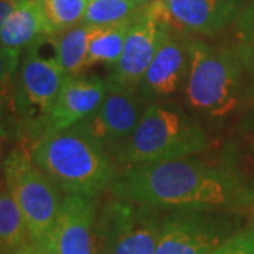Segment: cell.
Listing matches in <instances>:
<instances>
[{
    "label": "cell",
    "instance_id": "obj_4",
    "mask_svg": "<svg viewBox=\"0 0 254 254\" xmlns=\"http://www.w3.org/2000/svg\"><path fill=\"white\" fill-rule=\"evenodd\" d=\"M209 148L206 133L180 110L150 105L134 131L116 148L118 161L127 165L190 158Z\"/></svg>",
    "mask_w": 254,
    "mask_h": 254
},
{
    "label": "cell",
    "instance_id": "obj_13",
    "mask_svg": "<svg viewBox=\"0 0 254 254\" xmlns=\"http://www.w3.org/2000/svg\"><path fill=\"white\" fill-rule=\"evenodd\" d=\"M106 93L108 85L98 76H66L48 119L47 130L66 128L88 119L99 108Z\"/></svg>",
    "mask_w": 254,
    "mask_h": 254
},
{
    "label": "cell",
    "instance_id": "obj_18",
    "mask_svg": "<svg viewBox=\"0 0 254 254\" xmlns=\"http://www.w3.org/2000/svg\"><path fill=\"white\" fill-rule=\"evenodd\" d=\"M28 242L27 225L7 188H0V246L14 253Z\"/></svg>",
    "mask_w": 254,
    "mask_h": 254
},
{
    "label": "cell",
    "instance_id": "obj_8",
    "mask_svg": "<svg viewBox=\"0 0 254 254\" xmlns=\"http://www.w3.org/2000/svg\"><path fill=\"white\" fill-rule=\"evenodd\" d=\"M115 200L95 225L96 254H155L161 225L144 205Z\"/></svg>",
    "mask_w": 254,
    "mask_h": 254
},
{
    "label": "cell",
    "instance_id": "obj_5",
    "mask_svg": "<svg viewBox=\"0 0 254 254\" xmlns=\"http://www.w3.org/2000/svg\"><path fill=\"white\" fill-rule=\"evenodd\" d=\"M66 75L57 57L55 36H41L28 47L18 71L14 110L34 140L47 130L48 119Z\"/></svg>",
    "mask_w": 254,
    "mask_h": 254
},
{
    "label": "cell",
    "instance_id": "obj_1",
    "mask_svg": "<svg viewBox=\"0 0 254 254\" xmlns=\"http://www.w3.org/2000/svg\"><path fill=\"white\" fill-rule=\"evenodd\" d=\"M110 190L119 200L150 208H215L245 199L235 174L190 158L128 165L118 171Z\"/></svg>",
    "mask_w": 254,
    "mask_h": 254
},
{
    "label": "cell",
    "instance_id": "obj_3",
    "mask_svg": "<svg viewBox=\"0 0 254 254\" xmlns=\"http://www.w3.org/2000/svg\"><path fill=\"white\" fill-rule=\"evenodd\" d=\"M187 99L195 110L222 118L236 110L250 86L254 47L250 44L212 47L190 40Z\"/></svg>",
    "mask_w": 254,
    "mask_h": 254
},
{
    "label": "cell",
    "instance_id": "obj_10",
    "mask_svg": "<svg viewBox=\"0 0 254 254\" xmlns=\"http://www.w3.org/2000/svg\"><path fill=\"white\" fill-rule=\"evenodd\" d=\"M190 40L173 28L153 58L138 91L148 98H167L187 85L190 73Z\"/></svg>",
    "mask_w": 254,
    "mask_h": 254
},
{
    "label": "cell",
    "instance_id": "obj_26",
    "mask_svg": "<svg viewBox=\"0 0 254 254\" xmlns=\"http://www.w3.org/2000/svg\"><path fill=\"white\" fill-rule=\"evenodd\" d=\"M3 165H4V160H3V138L0 137V177L3 174ZM0 188H1V178H0Z\"/></svg>",
    "mask_w": 254,
    "mask_h": 254
},
{
    "label": "cell",
    "instance_id": "obj_23",
    "mask_svg": "<svg viewBox=\"0 0 254 254\" xmlns=\"http://www.w3.org/2000/svg\"><path fill=\"white\" fill-rule=\"evenodd\" d=\"M237 27L242 40L254 47V0H249L237 16Z\"/></svg>",
    "mask_w": 254,
    "mask_h": 254
},
{
    "label": "cell",
    "instance_id": "obj_21",
    "mask_svg": "<svg viewBox=\"0 0 254 254\" xmlns=\"http://www.w3.org/2000/svg\"><path fill=\"white\" fill-rule=\"evenodd\" d=\"M18 51L0 46V110L10 106L14 109L18 82Z\"/></svg>",
    "mask_w": 254,
    "mask_h": 254
},
{
    "label": "cell",
    "instance_id": "obj_9",
    "mask_svg": "<svg viewBox=\"0 0 254 254\" xmlns=\"http://www.w3.org/2000/svg\"><path fill=\"white\" fill-rule=\"evenodd\" d=\"M95 225V198L65 193L54 227L40 245L53 254H96Z\"/></svg>",
    "mask_w": 254,
    "mask_h": 254
},
{
    "label": "cell",
    "instance_id": "obj_20",
    "mask_svg": "<svg viewBox=\"0 0 254 254\" xmlns=\"http://www.w3.org/2000/svg\"><path fill=\"white\" fill-rule=\"evenodd\" d=\"M148 0H89L82 24L109 26L131 17Z\"/></svg>",
    "mask_w": 254,
    "mask_h": 254
},
{
    "label": "cell",
    "instance_id": "obj_19",
    "mask_svg": "<svg viewBox=\"0 0 254 254\" xmlns=\"http://www.w3.org/2000/svg\"><path fill=\"white\" fill-rule=\"evenodd\" d=\"M46 16L48 36H58L79 26L88 9L89 0H40Z\"/></svg>",
    "mask_w": 254,
    "mask_h": 254
},
{
    "label": "cell",
    "instance_id": "obj_15",
    "mask_svg": "<svg viewBox=\"0 0 254 254\" xmlns=\"http://www.w3.org/2000/svg\"><path fill=\"white\" fill-rule=\"evenodd\" d=\"M46 34L48 36L41 1L20 0L16 10L0 27V46L20 53Z\"/></svg>",
    "mask_w": 254,
    "mask_h": 254
},
{
    "label": "cell",
    "instance_id": "obj_27",
    "mask_svg": "<svg viewBox=\"0 0 254 254\" xmlns=\"http://www.w3.org/2000/svg\"><path fill=\"white\" fill-rule=\"evenodd\" d=\"M0 254H13L11 252H9L7 249H4L3 246H0Z\"/></svg>",
    "mask_w": 254,
    "mask_h": 254
},
{
    "label": "cell",
    "instance_id": "obj_25",
    "mask_svg": "<svg viewBox=\"0 0 254 254\" xmlns=\"http://www.w3.org/2000/svg\"><path fill=\"white\" fill-rule=\"evenodd\" d=\"M20 0H0V27L7 20L10 14L16 10Z\"/></svg>",
    "mask_w": 254,
    "mask_h": 254
},
{
    "label": "cell",
    "instance_id": "obj_16",
    "mask_svg": "<svg viewBox=\"0 0 254 254\" xmlns=\"http://www.w3.org/2000/svg\"><path fill=\"white\" fill-rule=\"evenodd\" d=\"M133 18L134 14L109 26H92L88 40L86 66L93 64H106L113 66L118 63Z\"/></svg>",
    "mask_w": 254,
    "mask_h": 254
},
{
    "label": "cell",
    "instance_id": "obj_11",
    "mask_svg": "<svg viewBox=\"0 0 254 254\" xmlns=\"http://www.w3.org/2000/svg\"><path fill=\"white\" fill-rule=\"evenodd\" d=\"M145 100L138 89H108L99 108L86 119L92 133L103 144L120 145L134 131L148 108Z\"/></svg>",
    "mask_w": 254,
    "mask_h": 254
},
{
    "label": "cell",
    "instance_id": "obj_12",
    "mask_svg": "<svg viewBox=\"0 0 254 254\" xmlns=\"http://www.w3.org/2000/svg\"><path fill=\"white\" fill-rule=\"evenodd\" d=\"M165 6L175 30L213 36L236 20L242 0H165Z\"/></svg>",
    "mask_w": 254,
    "mask_h": 254
},
{
    "label": "cell",
    "instance_id": "obj_7",
    "mask_svg": "<svg viewBox=\"0 0 254 254\" xmlns=\"http://www.w3.org/2000/svg\"><path fill=\"white\" fill-rule=\"evenodd\" d=\"M165 0L147 3L137 11L119 61L106 81L108 89L137 91L153 58L173 30Z\"/></svg>",
    "mask_w": 254,
    "mask_h": 254
},
{
    "label": "cell",
    "instance_id": "obj_22",
    "mask_svg": "<svg viewBox=\"0 0 254 254\" xmlns=\"http://www.w3.org/2000/svg\"><path fill=\"white\" fill-rule=\"evenodd\" d=\"M206 254H254V230L230 237Z\"/></svg>",
    "mask_w": 254,
    "mask_h": 254
},
{
    "label": "cell",
    "instance_id": "obj_6",
    "mask_svg": "<svg viewBox=\"0 0 254 254\" xmlns=\"http://www.w3.org/2000/svg\"><path fill=\"white\" fill-rule=\"evenodd\" d=\"M3 178L24 216L28 242L43 243L53 230L63 205L61 190L24 147L13 148L4 158Z\"/></svg>",
    "mask_w": 254,
    "mask_h": 254
},
{
    "label": "cell",
    "instance_id": "obj_14",
    "mask_svg": "<svg viewBox=\"0 0 254 254\" xmlns=\"http://www.w3.org/2000/svg\"><path fill=\"white\" fill-rule=\"evenodd\" d=\"M220 243L213 222L199 215H178L161 225L155 254H206Z\"/></svg>",
    "mask_w": 254,
    "mask_h": 254
},
{
    "label": "cell",
    "instance_id": "obj_17",
    "mask_svg": "<svg viewBox=\"0 0 254 254\" xmlns=\"http://www.w3.org/2000/svg\"><path fill=\"white\" fill-rule=\"evenodd\" d=\"M92 26L79 24L55 36L57 57L66 76L79 75L86 68L88 40Z\"/></svg>",
    "mask_w": 254,
    "mask_h": 254
},
{
    "label": "cell",
    "instance_id": "obj_2",
    "mask_svg": "<svg viewBox=\"0 0 254 254\" xmlns=\"http://www.w3.org/2000/svg\"><path fill=\"white\" fill-rule=\"evenodd\" d=\"M34 163L65 193L96 198L118 170L86 119L61 130H47L30 148Z\"/></svg>",
    "mask_w": 254,
    "mask_h": 254
},
{
    "label": "cell",
    "instance_id": "obj_24",
    "mask_svg": "<svg viewBox=\"0 0 254 254\" xmlns=\"http://www.w3.org/2000/svg\"><path fill=\"white\" fill-rule=\"evenodd\" d=\"M13 254H53L47 247H44L40 243H33V242H27L21 247H18L17 250Z\"/></svg>",
    "mask_w": 254,
    "mask_h": 254
}]
</instances>
